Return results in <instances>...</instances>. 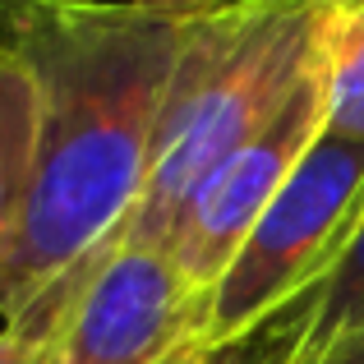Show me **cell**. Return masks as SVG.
<instances>
[{
    "mask_svg": "<svg viewBox=\"0 0 364 364\" xmlns=\"http://www.w3.org/2000/svg\"><path fill=\"white\" fill-rule=\"evenodd\" d=\"M189 18L134 0H9L0 46L37 83V171L0 254V328L42 346L120 249Z\"/></svg>",
    "mask_w": 364,
    "mask_h": 364,
    "instance_id": "cell-1",
    "label": "cell"
},
{
    "mask_svg": "<svg viewBox=\"0 0 364 364\" xmlns=\"http://www.w3.org/2000/svg\"><path fill=\"white\" fill-rule=\"evenodd\" d=\"M341 5L346 0H245L189 14L152 139V171L120 245H166L189 194L314 79Z\"/></svg>",
    "mask_w": 364,
    "mask_h": 364,
    "instance_id": "cell-2",
    "label": "cell"
},
{
    "mask_svg": "<svg viewBox=\"0 0 364 364\" xmlns=\"http://www.w3.org/2000/svg\"><path fill=\"white\" fill-rule=\"evenodd\" d=\"M364 217V143L323 129L295 176L282 185L222 282L203 295V341L240 332L291 309L332 277Z\"/></svg>",
    "mask_w": 364,
    "mask_h": 364,
    "instance_id": "cell-3",
    "label": "cell"
},
{
    "mask_svg": "<svg viewBox=\"0 0 364 364\" xmlns=\"http://www.w3.org/2000/svg\"><path fill=\"white\" fill-rule=\"evenodd\" d=\"M203 346V295L161 249L120 245L37 346V364H189Z\"/></svg>",
    "mask_w": 364,
    "mask_h": 364,
    "instance_id": "cell-4",
    "label": "cell"
},
{
    "mask_svg": "<svg viewBox=\"0 0 364 364\" xmlns=\"http://www.w3.org/2000/svg\"><path fill=\"white\" fill-rule=\"evenodd\" d=\"M318 134H323V97H318V70H314V79L295 92L291 107L272 124H263L249 143H240L189 194L161 254L180 267V277L198 295H208L222 282L231 258L240 254L258 217L272 208V198L295 176V166L304 161V152L314 148Z\"/></svg>",
    "mask_w": 364,
    "mask_h": 364,
    "instance_id": "cell-5",
    "label": "cell"
},
{
    "mask_svg": "<svg viewBox=\"0 0 364 364\" xmlns=\"http://www.w3.org/2000/svg\"><path fill=\"white\" fill-rule=\"evenodd\" d=\"M37 120H42V102L33 74L14 51L0 46V254L28 208L37 171Z\"/></svg>",
    "mask_w": 364,
    "mask_h": 364,
    "instance_id": "cell-6",
    "label": "cell"
},
{
    "mask_svg": "<svg viewBox=\"0 0 364 364\" xmlns=\"http://www.w3.org/2000/svg\"><path fill=\"white\" fill-rule=\"evenodd\" d=\"M323 129L364 143V0H346L318 55Z\"/></svg>",
    "mask_w": 364,
    "mask_h": 364,
    "instance_id": "cell-7",
    "label": "cell"
},
{
    "mask_svg": "<svg viewBox=\"0 0 364 364\" xmlns=\"http://www.w3.org/2000/svg\"><path fill=\"white\" fill-rule=\"evenodd\" d=\"M364 328V217L350 235V245L341 249L332 277L323 282L318 291V314H314V328H309V341H304L300 360L295 364H314L328 346H337L346 332Z\"/></svg>",
    "mask_w": 364,
    "mask_h": 364,
    "instance_id": "cell-8",
    "label": "cell"
},
{
    "mask_svg": "<svg viewBox=\"0 0 364 364\" xmlns=\"http://www.w3.org/2000/svg\"><path fill=\"white\" fill-rule=\"evenodd\" d=\"M323 291V286H318ZM318 291L300 295L291 309L272 314L267 323L240 332L231 341H217V346H203L189 364H295L309 341L314 328V314H318Z\"/></svg>",
    "mask_w": 364,
    "mask_h": 364,
    "instance_id": "cell-9",
    "label": "cell"
},
{
    "mask_svg": "<svg viewBox=\"0 0 364 364\" xmlns=\"http://www.w3.org/2000/svg\"><path fill=\"white\" fill-rule=\"evenodd\" d=\"M134 5L157 9V14L189 18V14H213V9H226V5H245V0H134Z\"/></svg>",
    "mask_w": 364,
    "mask_h": 364,
    "instance_id": "cell-10",
    "label": "cell"
},
{
    "mask_svg": "<svg viewBox=\"0 0 364 364\" xmlns=\"http://www.w3.org/2000/svg\"><path fill=\"white\" fill-rule=\"evenodd\" d=\"M314 364H364V328L346 332V337H341L337 346H328Z\"/></svg>",
    "mask_w": 364,
    "mask_h": 364,
    "instance_id": "cell-11",
    "label": "cell"
},
{
    "mask_svg": "<svg viewBox=\"0 0 364 364\" xmlns=\"http://www.w3.org/2000/svg\"><path fill=\"white\" fill-rule=\"evenodd\" d=\"M0 364H37V346L23 341L18 332L0 328Z\"/></svg>",
    "mask_w": 364,
    "mask_h": 364,
    "instance_id": "cell-12",
    "label": "cell"
},
{
    "mask_svg": "<svg viewBox=\"0 0 364 364\" xmlns=\"http://www.w3.org/2000/svg\"><path fill=\"white\" fill-rule=\"evenodd\" d=\"M5 5H9V0H0V9H5Z\"/></svg>",
    "mask_w": 364,
    "mask_h": 364,
    "instance_id": "cell-13",
    "label": "cell"
}]
</instances>
